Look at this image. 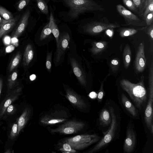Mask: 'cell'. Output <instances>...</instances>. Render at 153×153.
Instances as JSON below:
<instances>
[{
  "label": "cell",
  "instance_id": "6da1fadb",
  "mask_svg": "<svg viewBox=\"0 0 153 153\" xmlns=\"http://www.w3.org/2000/svg\"><path fill=\"white\" fill-rule=\"evenodd\" d=\"M144 76H142L139 82L134 83L128 80L123 79L120 81L122 89L128 94L138 109L141 110L147 99V93L144 83Z\"/></svg>",
  "mask_w": 153,
  "mask_h": 153
},
{
  "label": "cell",
  "instance_id": "7a4b0ae2",
  "mask_svg": "<svg viewBox=\"0 0 153 153\" xmlns=\"http://www.w3.org/2000/svg\"><path fill=\"white\" fill-rule=\"evenodd\" d=\"M70 8L68 16L75 19L82 13L88 11L104 10L101 6L92 0H63Z\"/></svg>",
  "mask_w": 153,
  "mask_h": 153
},
{
  "label": "cell",
  "instance_id": "3957f363",
  "mask_svg": "<svg viewBox=\"0 0 153 153\" xmlns=\"http://www.w3.org/2000/svg\"><path fill=\"white\" fill-rule=\"evenodd\" d=\"M111 121L108 130L104 133V136L100 140L92 149L88 150V153H94L99 151L107 146L113 140L115 134L118 126L117 118L114 109L111 107L109 108Z\"/></svg>",
  "mask_w": 153,
  "mask_h": 153
},
{
  "label": "cell",
  "instance_id": "277c9868",
  "mask_svg": "<svg viewBox=\"0 0 153 153\" xmlns=\"http://www.w3.org/2000/svg\"><path fill=\"white\" fill-rule=\"evenodd\" d=\"M101 138L96 134H83L68 138L65 142L69 144L75 150H81L97 142Z\"/></svg>",
  "mask_w": 153,
  "mask_h": 153
},
{
  "label": "cell",
  "instance_id": "5b68a950",
  "mask_svg": "<svg viewBox=\"0 0 153 153\" xmlns=\"http://www.w3.org/2000/svg\"><path fill=\"white\" fill-rule=\"evenodd\" d=\"M149 96L148 102L145 111V121L147 127L152 134L153 133V76H149Z\"/></svg>",
  "mask_w": 153,
  "mask_h": 153
},
{
  "label": "cell",
  "instance_id": "8992f818",
  "mask_svg": "<svg viewBox=\"0 0 153 153\" xmlns=\"http://www.w3.org/2000/svg\"><path fill=\"white\" fill-rule=\"evenodd\" d=\"M85 126L84 123L82 122L70 120L65 122L56 128L51 129L50 131L53 133L64 134H74L81 131Z\"/></svg>",
  "mask_w": 153,
  "mask_h": 153
},
{
  "label": "cell",
  "instance_id": "52a82bcc",
  "mask_svg": "<svg viewBox=\"0 0 153 153\" xmlns=\"http://www.w3.org/2000/svg\"><path fill=\"white\" fill-rule=\"evenodd\" d=\"M68 115L63 110H56L43 116L40 119L41 123L44 125H52L67 120Z\"/></svg>",
  "mask_w": 153,
  "mask_h": 153
},
{
  "label": "cell",
  "instance_id": "ba28073f",
  "mask_svg": "<svg viewBox=\"0 0 153 153\" xmlns=\"http://www.w3.org/2000/svg\"><path fill=\"white\" fill-rule=\"evenodd\" d=\"M120 25L117 23H106L94 22L88 24L84 27V31L91 35L100 33L108 29L119 27Z\"/></svg>",
  "mask_w": 153,
  "mask_h": 153
},
{
  "label": "cell",
  "instance_id": "9c48e42d",
  "mask_svg": "<svg viewBox=\"0 0 153 153\" xmlns=\"http://www.w3.org/2000/svg\"><path fill=\"white\" fill-rule=\"evenodd\" d=\"M22 87H18L7 92L0 105V120L3 117L7 107L19 98L22 93Z\"/></svg>",
  "mask_w": 153,
  "mask_h": 153
},
{
  "label": "cell",
  "instance_id": "30bf717a",
  "mask_svg": "<svg viewBox=\"0 0 153 153\" xmlns=\"http://www.w3.org/2000/svg\"><path fill=\"white\" fill-rule=\"evenodd\" d=\"M116 8L118 12L124 17L128 24L138 26L145 25L143 21L123 5H117Z\"/></svg>",
  "mask_w": 153,
  "mask_h": 153
},
{
  "label": "cell",
  "instance_id": "8fae6325",
  "mask_svg": "<svg viewBox=\"0 0 153 153\" xmlns=\"http://www.w3.org/2000/svg\"><path fill=\"white\" fill-rule=\"evenodd\" d=\"M70 40L68 33H64L59 36V41L56 45L57 48L55 55V62L59 63L62 56L67 48Z\"/></svg>",
  "mask_w": 153,
  "mask_h": 153
},
{
  "label": "cell",
  "instance_id": "7c38bea8",
  "mask_svg": "<svg viewBox=\"0 0 153 153\" xmlns=\"http://www.w3.org/2000/svg\"><path fill=\"white\" fill-rule=\"evenodd\" d=\"M65 91L66 98L73 105L80 109L86 107L87 105L84 101L73 89L67 87Z\"/></svg>",
  "mask_w": 153,
  "mask_h": 153
},
{
  "label": "cell",
  "instance_id": "4fadbf2b",
  "mask_svg": "<svg viewBox=\"0 0 153 153\" xmlns=\"http://www.w3.org/2000/svg\"><path fill=\"white\" fill-rule=\"evenodd\" d=\"M144 51V43L143 42L141 43L138 48L135 62L136 69L140 72L144 70L146 65Z\"/></svg>",
  "mask_w": 153,
  "mask_h": 153
},
{
  "label": "cell",
  "instance_id": "5bb4252c",
  "mask_svg": "<svg viewBox=\"0 0 153 153\" xmlns=\"http://www.w3.org/2000/svg\"><path fill=\"white\" fill-rule=\"evenodd\" d=\"M136 143V137L134 130L128 128L123 145V150L126 153H131L133 151Z\"/></svg>",
  "mask_w": 153,
  "mask_h": 153
},
{
  "label": "cell",
  "instance_id": "9a60e30c",
  "mask_svg": "<svg viewBox=\"0 0 153 153\" xmlns=\"http://www.w3.org/2000/svg\"><path fill=\"white\" fill-rule=\"evenodd\" d=\"M70 62L74 73L80 83L85 86L86 84V76L82 68L74 58H71Z\"/></svg>",
  "mask_w": 153,
  "mask_h": 153
},
{
  "label": "cell",
  "instance_id": "2e32d148",
  "mask_svg": "<svg viewBox=\"0 0 153 153\" xmlns=\"http://www.w3.org/2000/svg\"><path fill=\"white\" fill-rule=\"evenodd\" d=\"M30 12L27 10L23 14L15 32L13 34V37L17 38L24 31L27 24Z\"/></svg>",
  "mask_w": 153,
  "mask_h": 153
},
{
  "label": "cell",
  "instance_id": "e0dca14e",
  "mask_svg": "<svg viewBox=\"0 0 153 153\" xmlns=\"http://www.w3.org/2000/svg\"><path fill=\"white\" fill-rule=\"evenodd\" d=\"M30 114V109L29 108L26 107L21 115L18 119V135L19 134L25 126L29 119Z\"/></svg>",
  "mask_w": 153,
  "mask_h": 153
},
{
  "label": "cell",
  "instance_id": "ac0fdd59",
  "mask_svg": "<svg viewBox=\"0 0 153 153\" xmlns=\"http://www.w3.org/2000/svg\"><path fill=\"white\" fill-rule=\"evenodd\" d=\"M121 99L126 109L133 116L136 117L138 114V110L124 94H122Z\"/></svg>",
  "mask_w": 153,
  "mask_h": 153
},
{
  "label": "cell",
  "instance_id": "d6986e66",
  "mask_svg": "<svg viewBox=\"0 0 153 153\" xmlns=\"http://www.w3.org/2000/svg\"><path fill=\"white\" fill-rule=\"evenodd\" d=\"M16 20L14 18L9 20L4 19L0 28V38L13 28L16 25Z\"/></svg>",
  "mask_w": 153,
  "mask_h": 153
},
{
  "label": "cell",
  "instance_id": "ffe728a7",
  "mask_svg": "<svg viewBox=\"0 0 153 153\" xmlns=\"http://www.w3.org/2000/svg\"><path fill=\"white\" fill-rule=\"evenodd\" d=\"M34 51L32 46L30 44L26 46L24 52L23 64L25 66L29 65L34 56Z\"/></svg>",
  "mask_w": 153,
  "mask_h": 153
},
{
  "label": "cell",
  "instance_id": "44dd1931",
  "mask_svg": "<svg viewBox=\"0 0 153 153\" xmlns=\"http://www.w3.org/2000/svg\"><path fill=\"white\" fill-rule=\"evenodd\" d=\"M99 121L100 124L104 126H108L111 123V117L108 110L104 108L101 110L100 114Z\"/></svg>",
  "mask_w": 153,
  "mask_h": 153
},
{
  "label": "cell",
  "instance_id": "7402d4cb",
  "mask_svg": "<svg viewBox=\"0 0 153 153\" xmlns=\"http://www.w3.org/2000/svg\"><path fill=\"white\" fill-rule=\"evenodd\" d=\"M107 45V42L105 41L94 42L91 49V52L94 55L97 54L105 49Z\"/></svg>",
  "mask_w": 153,
  "mask_h": 153
},
{
  "label": "cell",
  "instance_id": "603a6c76",
  "mask_svg": "<svg viewBox=\"0 0 153 153\" xmlns=\"http://www.w3.org/2000/svg\"><path fill=\"white\" fill-rule=\"evenodd\" d=\"M49 26L51 29L52 33L55 37L56 45L58 44L59 38V32L57 26L56 24L52 13L51 12L50 16Z\"/></svg>",
  "mask_w": 153,
  "mask_h": 153
},
{
  "label": "cell",
  "instance_id": "cb8c5ba5",
  "mask_svg": "<svg viewBox=\"0 0 153 153\" xmlns=\"http://www.w3.org/2000/svg\"><path fill=\"white\" fill-rule=\"evenodd\" d=\"M131 53L129 45H126L123 50V59L124 66L127 69L130 64L131 60Z\"/></svg>",
  "mask_w": 153,
  "mask_h": 153
},
{
  "label": "cell",
  "instance_id": "d4e9b609",
  "mask_svg": "<svg viewBox=\"0 0 153 153\" xmlns=\"http://www.w3.org/2000/svg\"><path fill=\"white\" fill-rule=\"evenodd\" d=\"M132 0L137 8L138 14L143 16L148 0Z\"/></svg>",
  "mask_w": 153,
  "mask_h": 153
},
{
  "label": "cell",
  "instance_id": "484cf974",
  "mask_svg": "<svg viewBox=\"0 0 153 153\" xmlns=\"http://www.w3.org/2000/svg\"><path fill=\"white\" fill-rule=\"evenodd\" d=\"M137 32V30L135 29L125 28L120 30L119 34L120 36L123 37L134 35Z\"/></svg>",
  "mask_w": 153,
  "mask_h": 153
},
{
  "label": "cell",
  "instance_id": "4316f807",
  "mask_svg": "<svg viewBox=\"0 0 153 153\" xmlns=\"http://www.w3.org/2000/svg\"><path fill=\"white\" fill-rule=\"evenodd\" d=\"M35 0L36 1L37 6L41 12L46 15L48 14V6L45 0Z\"/></svg>",
  "mask_w": 153,
  "mask_h": 153
},
{
  "label": "cell",
  "instance_id": "83f0119b",
  "mask_svg": "<svg viewBox=\"0 0 153 153\" xmlns=\"http://www.w3.org/2000/svg\"><path fill=\"white\" fill-rule=\"evenodd\" d=\"M17 77V72L15 71L13 73L8 79L7 92L13 88L15 82Z\"/></svg>",
  "mask_w": 153,
  "mask_h": 153
},
{
  "label": "cell",
  "instance_id": "f1b7e54d",
  "mask_svg": "<svg viewBox=\"0 0 153 153\" xmlns=\"http://www.w3.org/2000/svg\"><path fill=\"white\" fill-rule=\"evenodd\" d=\"M0 15L4 19L9 20L13 18L12 14L2 7L0 6Z\"/></svg>",
  "mask_w": 153,
  "mask_h": 153
},
{
  "label": "cell",
  "instance_id": "f546056e",
  "mask_svg": "<svg viewBox=\"0 0 153 153\" xmlns=\"http://www.w3.org/2000/svg\"><path fill=\"white\" fill-rule=\"evenodd\" d=\"M21 57V55L20 53L16 54L11 63L9 68L10 71H11L15 68L19 64Z\"/></svg>",
  "mask_w": 153,
  "mask_h": 153
},
{
  "label": "cell",
  "instance_id": "4dcf8cb0",
  "mask_svg": "<svg viewBox=\"0 0 153 153\" xmlns=\"http://www.w3.org/2000/svg\"><path fill=\"white\" fill-rule=\"evenodd\" d=\"M151 13H153V0H148L143 15L144 19L147 15Z\"/></svg>",
  "mask_w": 153,
  "mask_h": 153
},
{
  "label": "cell",
  "instance_id": "1f68e13d",
  "mask_svg": "<svg viewBox=\"0 0 153 153\" xmlns=\"http://www.w3.org/2000/svg\"><path fill=\"white\" fill-rule=\"evenodd\" d=\"M18 119L13 124L9 134V138L11 140L15 139L17 136Z\"/></svg>",
  "mask_w": 153,
  "mask_h": 153
},
{
  "label": "cell",
  "instance_id": "d6a6232c",
  "mask_svg": "<svg viewBox=\"0 0 153 153\" xmlns=\"http://www.w3.org/2000/svg\"><path fill=\"white\" fill-rule=\"evenodd\" d=\"M51 33L52 31L48 23L43 28L41 32L40 37V39L43 40L45 39Z\"/></svg>",
  "mask_w": 153,
  "mask_h": 153
},
{
  "label": "cell",
  "instance_id": "836d02e7",
  "mask_svg": "<svg viewBox=\"0 0 153 153\" xmlns=\"http://www.w3.org/2000/svg\"><path fill=\"white\" fill-rule=\"evenodd\" d=\"M124 4L130 10L138 14L137 8L132 0H122Z\"/></svg>",
  "mask_w": 153,
  "mask_h": 153
},
{
  "label": "cell",
  "instance_id": "e575fe53",
  "mask_svg": "<svg viewBox=\"0 0 153 153\" xmlns=\"http://www.w3.org/2000/svg\"><path fill=\"white\" fill-rule=\"evenodd\" d=\"M60 150L64 153H74L76 152L75 150L73 149L69 144L66 143L63 144L62 148L60 149Z\"/></svg>",
  "mask_w": 153,
  "mask_h": 153
},
{
  "label": "cell",
  "instance_id": "d590c367",
  "mask_svg": "<svg viewBox=\"0 0 153 153\" xmlns=\"http://www.w3.org/2000/svg\"><path fill=\"white\" fill-rule=\"evenodd\" d=\"M16 111V108L15 106L13 104H10L6 108L3 117H6L8 116L13 114Z\"/></svg>",
  "mask_w": 153,
  "mask_h": 153
},
{
  "label": "cell",
  "instance_id": "8d00e7d4",
  "mask_svg": "<svg viewBox=\"0 0 153 153\" xmlns=\"http://www.w3.org/2000/svg\"><path fill=\"white\" fill-rule=\"evenodd\" d=\"M105 78L101 82L100 89L97 94V100L98 102H101L102 101L104 96V92L103 88V86Z\"/></svg>",
  "mask_w": 153,
  "mask_h": 153
},
{
  "label": "cell",
  "instance_id": "74e56055",
  "mask_svg": "<svg viewBox=\"0 0 153 153\" xmlns=\"http://www.w3.org/2000/svg\"><path fill=\"white\" fill-rule=\"evenodd\" d=\"M52 54V51L51 52H48L47 54L46 66L49 72L51 71V67Z\"/></svg>",
  "mask_w": 153,
  "mask_h": 153
},
{
  "label": "cell",
  "instance_id": "f35d334b",
  "mask_svg": "<svg viewBox=\"0 0 153 153\" xmlns=\"http://www.w3.org/2000/svg\"><path fill=\"white\" fill-rule=\"evenodd\" d=\"M30 0H21L18 4V10L19 11L22 10L27 4Z\"/></svg>",
  "mask_w": 153,
  "mask_h": 153
},
{
  "label": "cell",
  "instance_id": "ab89813d",
  "mask_svg": "<svg viewBox=\"0 0 153 153\" xmlns=\"http://www.w3.org/2000/svg\"><path fill=\"white\" fill-rule=\"evenodd\" d=\"M153 20V13L148 14L146 16L145 20L146 25H150L152 23Z\"/></svg>",
  "mask_w": 153,
  "mask_h": 153
},
{
  "label": "cell",
  "instance_id": "60d3db41",
  "mask_svg": "<svg viewBox=\"0 0 153 153\" xmlns=\"http://www.w3.org/2000/svg\"><path fill=\"white\" fill-rule=\"evenodd\" d=\"M147 33L151 37V39L152 40L153 39V26L152 24L151 25V26L149 27Z\"/></svg>",
  "mask_w": 153,
  "mask_h": 153
},
{
  "label": "cell",
  "instance_id": "b9f144b4",
  "mask_svg": "<svg viewBox=\"0 0 153 153\" xmlns=\"http://www.w3.org/2000/svg\"><path fill=\"white\" fill-rule=\"evenodd\" d=\"M119 61L116 59H113L111 62V64L112 68L117 67L119 65Z\"/></svg>",
  "mask_w": 153,
  "mask_h": 153
},
{
  "label": "cell",
  "instance_id": "7bdbcfd3",
  "mask_svg": "<svg viewBox=\"0 0 153 153\" xmlns=\"http://www.w3.org/2000/svg\"><path fill=\"white\" fill-rule=\"evenodd\" d=\"M97 94L94 91L90 93L88 95L89 97L92 99H95L97 97Z\"/></svg>",
  "mask_w": 153,
  "mask_h": 153
},
{
  "label": "cell",
  "instance_id": "ee69618b",
  "mask_svg": "<svg viewBox=\"0 0 153 153\" xmlns=\"http://www.w3.org/2000/svg\"><path fill=\"white\" fill-rule=\"evenodd\" d=\"M111 29H107L106 32V34L110 37H112L113 34V30Z\"/></svg>",
  "mask_w": 153,
  "mask_h": 153
},
{
  "label": "cell",
  "instance_id": "f6af8a7d",
  "mask_svg": "<svg viewBox=\"0 0 153 153\" xmlns=\"http://www.w3.org/2000/svg\"><path fill=\"white\" fill-rule=\"evenodd\" d=\"M14 49V47L13 45H11L7 47L6 51L7 52H10L12 51Z\"/></svg>",
  "mask_w": 153,
  "mask_h": 153
},
{
  "label": "cell",
  "instance_id": "bcb514c9",
  "mask_svg": "<svg viewBox=\"0 0 153 153\" xmlns=\"http://www.w3.org/2000/svg\"><path fill=\"white\" fill-rule=\"evenodd\" d=\"M3 82L2 79L1 78H0V96L2 88Z\"/></svg>",
  "mask_w": 153,
  "mask_h": 153
},
{
  "label": "cell",
  "instance_id": "7dc6e473",
  "mask_svg": "<svg viewBox=\"0 0 153 153\" xmlns=\"http://www.w3.org/2000/svg\"><path fill=\"white\" fill-rule=\"evenodd\" d=\"M36 76L35 75L33 74L31 75L30 76V79L31 81H33L36 78Z\"/></svg>",
  "mask_w": 153,
  "mask_h": 153
},
{
  "label": "cell",
  "instance_id": "c3c4849f",
  "mask_svg": "<svg viewBox=\"0 0 153 153\" xmlns=\"http://www.w3.org/2000/svg\"><path fill=\"white\" fill-rule=\"evenodd\" d=\"M4 19H2L0 17V28L2 24L3 23V22H4Z\"/></svg>",
  "mask_w": 153,
  "mask_h": 153
},
{
  "label": "cell",
  "instance_id": "681fc988",
  "mask_svg": "<svg viewBox=\"0 0 153 153\" xmlns=\"http://www.w3.org/2000/svg\"><path fill=\"white\" fill-rule=\"evenodd\" d=\"M11 152L10 149H7L4 152L5 153H11Z\"/></svg>",
  "mask_w": 153,
  "mask_h": 153
}]
</instances>
